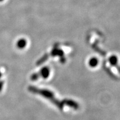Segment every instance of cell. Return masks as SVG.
<instances>
[{
  "label": "cell",
  "instance_id": "1",
  "mask_svg": "<svg viewBox=\"0 0 120 120\" xmlns=\"http://www.w3.org/2000/svg\"><path fill=\"white\" fill-rule=\"evenodd\" d=\"M29 90L31 92L36 93L40 95L45 97V98L49 100L51 102L54 103L57 106V107L60 109H62L64 107V105L70 106V107L73 108L75 109H77L79 107V105L75 101H72L71 100H65L64 101H60L58 99L56 98L55 94L50 91L47 90H42L41 88H38L35 87H30Z\"/></svg>",
  "mask_w": 120,
  "mask_h": 120
},
{
  "label": "cell",
  "instance_id": "3",
  "mask_svg": "<svg viewBox=\"0 0 120 120\" xmlns=\"http://www.w3.org/2000/svg\"><path fill=\"white\" fill-rule=\"evenodd\" d=\"M27 44V42L25 39L21 38L19 39V41H17V43H16V46L17 48H19V49H23L24 47H26Z\"/></svg>",
  "mask_w": 120,
  "mask_h": 120
},
{
  "label": "cell",
  "instance_id": "4",
  "mask_svg": "<svg viewBox=\"0 0 120 120\" xmlns=\"http://www.w3.org/2000/svg\"><path fill=\"white\" fill-rule=\"evenodd\" d=\"M98 64V61L96 58H92L90 60L89 64L90 66L94 67H96Z\"/></svg>",
  "mask_w": 120,
  "mask_h": 120
},
{
  "label": "cell",
  "instance_id": "6",
  "mask_svg": "<svg viewBox=\"0 0 120 120\" xmlns=\"http://www.w3.org/2000/svg\"><path fill=\"white\" fill-rule=\"evenodd\" d=\"M2 73H1V71H0V79H1V77H2Z\"/></svg>",
  "mask_w": 120,
  "mask_h": 120
},
{
  "label": "cell",
  "instance_id": "2",
  "mask_svg": "<svg viewBox=\"0 0 120 120\" xmlns=\"http://www.w3.org/2000/svg\"><path fill=\"white\" fill-rule=\"evenodd\" d=\"M49 73H50L49 68L48 67H44L41 71H40L38 73L33 75L31 79L32 80H35L39 78H47L49 75Z\"/></svg>",
  "mask_w": 120,
  "mask_h": 120
},
{
  "label": "cell",
  "instance_id": "7",
  "mask_svg": "<svg viewBox=\"0 0 120 120\" xmlns=\"http://www.w3.org/2000/svg\"><path fill=\"white\" fill-rule=\"evenodd\" d=\"M3 1H4V0H0V2H2Z\"/></svg>",
  "mask_w": 120,
  "mask_h": 120
},
{
  "label": "cell",
  "instance_id": "5",
  "mask_svg": "<svg viewBox=\"0 0 120 120\" xmlns=\"http://www.w3.org/2000/svg\"><path fill=\"white\" fill-rule=\"evenodd\" d=\"M4 82L2 81H0V92L2 91L3 87H4Z\"/></svg>",
  "mask_w": 120,
  "mask_h": 120
}]
</instances>
